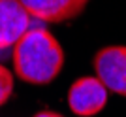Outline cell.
<instances>
[{
    "label": "cell",
    "mask_w": 126,
    "mask_h": 117,
    "mask_svg": "<svg viewBox=\"0 0 126 117\" xmlns=\"http://www.w3.org/2000/svg\"><path fill=\"white\" fill-rule=\"evenodd\" d=\"M11 49L15 76L32 85L51 83L64 66L62 45L43 27L32 25Z\"/></svg>",
    "instance_id": "obj_1"
},
{
    "label": "cell",
    "mask_w": 126,
    "mask_h": 117,
    "mask_svg": "<svg viewBox=\"0 0 126 117\" xmlns=\"http://www.w3.org/2000/svg\"><path fill=\"white\" fill-rule=\"evenodd\" d=\"M109 91L96 76H83L75 79L68 91V106L77 117H94L107 104Z\"/></svg>",
    "instance_id": "obj_2"
},
{
    "label": "cell",
    "mask_w": 126,
    "mask_h": 117,
    "mask_svg": "<svg viewBox=\"0 0 126 117\" xmlns=\"http://www.w3.org/2000/svg\"><path fill=\"white\" fill-rule=\"evenodd\" d=\"M96 78L109 93L126 96V45H107L94 57Z\"/></svg>",
    "instance_id": "obj_3"
},
{
    "label": "cell",
    "mask_w": 126,
    "mask_h": 117,
    "mask_svg": "<svg viewBox=\"0 0 126 117\" xmlns=\"http://www.w3.org/2000/svg\"><path fill=\"white\" fill-rule=\"evenodd\" d=\"M32 27V15L19 0H0V51L13 47Z\"/></svg>",
    "instance_id": "obj_4"
},
{
    "label": "cell",
    "mask_w": 126,
    "mask_h": 117,
    "mask_svg": "<svg viewBox=\"0 0 126 117\" xmlns=\"http://www.w3.org/2000/svg\"><path fill=\"white\" fill-rule=\"evenodd\" d=\"M32 19L43 23H62L77 17L89 0H19Z\"/></svg>",
    "instance_id": "obj_5"
},
{
    "label": "cell",
    "mask_w": 126,
    "mask_h": 117,
    "mask_svg": "<svg viewBox=\"0 0 126 117\" xmlns=\"http://www.w3.org/2000/svg\"><path fill=\"white\" fill-rule=\"evenodd\" d=\"M11 95H13V74L4 64H0V108L11 98Z\"/></svg>",
    "instance_id": "obj_6"
},
{
    "label": "cell",
    "mask_w": 126,
    "mask_h": 117,
    "mask_svg": "<svg viewBox=\"0 0 126 117\" xmlns=\"http://www.w3.org/2000/svg\"><path fill=\"white\" fill-rule=\"evenodd\" d=\"M34 117H64V115H60V113H57V112H49V110H45V112L36 113Z\"/></svg>",
    "instance_id": "obj_7"
}]
</instances>
